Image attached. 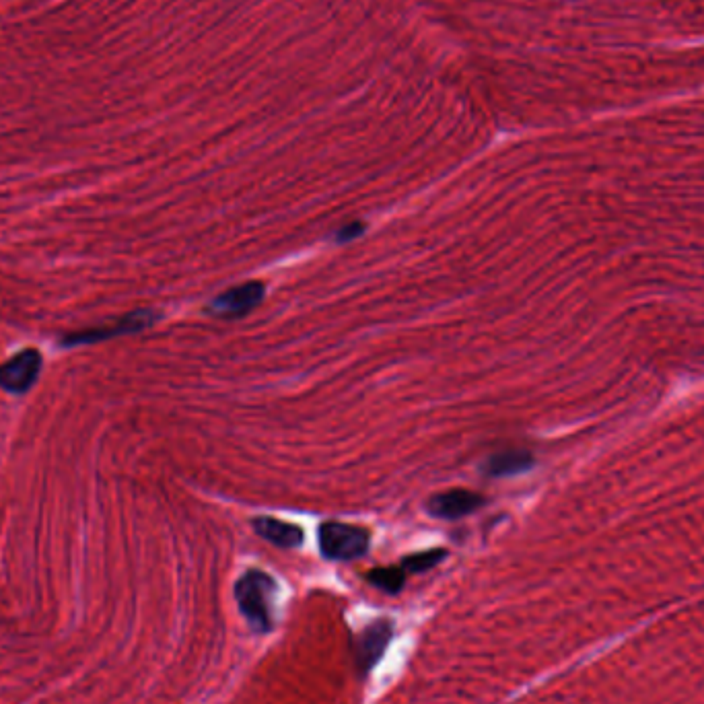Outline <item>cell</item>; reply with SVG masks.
I'll list each match as a JSON object with an SVG mask.
<instances>
[{
  "label": "cell",
  "instance_id": "cell-6",
  "mask_svg": "<svg viewBox=\"0 0 704 704\" xmlns=\"http://www.w3.org/2000/svg\"><path fill=\"white\" fill-rule=\"evenodd\" d=\"M394 635V624L390 620H377L369 624L355 643V661L361 674H369L381 661L387 645Z\"/></svg>",
  "mask_w": 704,
  "mask_h": 704
},
{
  "label": "cell",
  "instance_id": "cell-12",
  "mask_svg": "<svg viewBox=\"0 0 704 704\" xmlns=\"http://www.w3.org/2000/svg\"><path fill=\"white\" fill-rule=\"evenodd\" d=\"M363 231H365V225H363V223H350V225L342 227V229L336 233V239H338V241H350V239H357Z\"/></svg>",
  "mask_w": 704,
  "mask_h": 704
},
{
  "label": "cell",
  "instance_id": "cell-8",
  "mask_svg": "<svg viewBox=\"0 0 704 704\" xmlns=\"http://www.w3.org/2000/svg\"><path fill=\"white\" fill-rule=\"evenodd\" d=\"M254 530L258 536L280 548H299L303 544V530L293 523L280 521L274 517L254 519Z\"/></svg>",
  "mask_w": 704,
  "mask_h": 704
},
{
  "label": "cell",
  "instance_id": "cell-7",
  "mask_svg": "<svg viewBox=\"0 0 704 704\" xmlns=\"http://www.w3.org/2000/svg\"><path fill=\"white\" fill-rule=\"evenodd\" d=\"M484 503L486 499L472 490L453 488L431 497V501L427 503V511L439 519H460L476 513Z\"/></svg>",
  "mask_w": 704,
  "mask_h": 704
},
{
  "label": "cell",
  "instance_id": "cell-2",
  "mask_svg": "<svg viewBox=\"0 0 704 704\" xmlns=\"http://www.w3.org/2000/svg\"><path fill=\"white\" fill-rule=\"evenodd\" d=\"M320 550L330 560H355L369 550L371 536L363 527L328 521L320 527Z\"/></svg>",
  "mask_w": 704,
  "mask_h": 704
},
{
  "label": "cell",
  "instance_id": "cell-3",
  "mask_svg": "<svg viewBox=\"0 0 704 704\" xmlns=\"http://www.w3.org/2000/svg\"><path fill=\"white\" fill-rule=\"evenodd\" d=\"M264 293L266 289L262 283H245V285L233 287L210 301L206 313L219 320L243 318V315H248L252 309H256L262 303Z\"/></svg>",
  "mask_w": 704,
  "mask_h": 704
},
{
  "label": "cell",
  "instance_id": "cell-11",
  "mask_svg": "<svg viewBox=\"0 0 704 704\" xmlns=\"http://www.w3.org/2000/svg\"><path fill=\"white\" fill-rule=\"evenodd\" d=\"M447 556L445 550L437 548V550H427V552H418V554H410L404 558L402 569L410 571V573H425L433 567H437L439 562Z\"/></svg>",
  "mask_w": 704,
  "mask_h": 704
},
{
  "label": "cell",
  "instance_id": "cell-1",
  "mask_svg": "<svg viewBox=\"0 0 704 704\" xmlns=\"http://www.w3.org/2000/svg\"><path fill=\"white\" fill-rule=\"evenodd\" d=\"M276 593V581L264 571H248L235 585V597L241 614L262 635L274 628Z\"/></svg>",
  "mask_w": 704,
  "mask_h": 704
},
{
  "label": "cell",
  "instance_id": "cell-10",
  "mask_svg": "<svg viewBox=\"0 0 704 704\" xmlns=\"http://www.w3.org/2000/svg\"><path fill=\"white\" fill-rule=\"evenodd\" d=\"M369 583L375 585L377 589L385 593H398L402 591L406 583V571L402 567H387V569H375L367 575Z\"/></svg>",
  "mask_w": 704,
  "mask_h": 704
},
{
  "label": "cell",
  "instance_id": "cell-9",
  "mask_svg": "<svg viewBox=\"0 0 704 704\" xmlns=\"http://www.w3.org/2000/svg\"><path fill=\"white\" fill-rule=\"evenodd\" d=\"M534 457L523 451V449H509V451H499L492 457H488V462L484 466V472L488 476L495 478H505V476H515L523 474L532 468Z\"/></svg>",
  "mask_w": 704,
  "mask_h": 704
},
{
  "label": "cell",
  "instance_id": "cell-5",
  "mask_svg": "<svg viewBox=\"0 0 704 704\" xmlns=\"http://www.w3.org/2000/svg\"><path fill=\"white\" fill-rule=\"evenodd\" d=\"M42 371V357L38 350H23L17 357L9 359L0 367V387L11 394L29 392L33 383L38 381Z\"/></svg>",
  "mask_w": 704,
  "mask_h": 704
},
{
  "label": "cell",
  "instance_id": "cell-4",
  "mask_svg": "<svg viewBox=\"0 0 704 704\" xmlns=\"http://www.w3.org/2000/svg\"><path fill=\"white\" fill-rule=\"evenodd\" d=\"M157 318H159V315L155 311L140 309V311L124 315V318L116 320L114 324L93 328V330H85V332H77V334H68L62 344H66V346L93 344V342L110 340V338H116V336H122V334H134V332H140V330L153 326L157 322Z\"/></svg>",
  "mask_w": 704,
  "mask_h": 704
}]
</instances>
